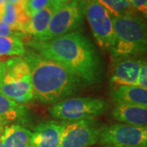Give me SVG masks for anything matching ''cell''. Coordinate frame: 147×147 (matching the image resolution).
<instances>
[{"label":"cell","instance_id":"6da1fadb","mask_svg":"<svg viewBox=\"0 0 147 147\" xmlns=\"http://www.w3.org/2000/svg\"><path fill=\"white\" fill-rule=\"evenodd\" d=\"M27 45L42 57L63 65L84 86L98 84L102 79L103 67L97 50L79 30L44 42L30 40Z\"/></svg>","mask_w":147,"mask_h":147},{"label":"cell","instance_id":"7a4b0ae2","mask_svg":"<svg viewBox=\"0 0 147 147\" xmlns=\"http://www.w3.org/2000/svg\"><path fill=\"white\" fill-rule=\"evenodd\" d=\"M31 77L34 97L45 104H55L76 93L80 79L61 64L34 51H26L22 57Z\"/></svg>","mask_w":147,"mask_h":147},{"label":"cell","instance_id":"3957f363","mask_svg":"<svg viewBox=\"0 0 147 147\" xmlns=\"http://www.w3.org/2000/svg\"><path fill=\"white\" fill-rule=\"evenodd\" d=\"M111 16L116 36L115 45L110 51L112 58L134 57L146 53V25L142 16Z\"/></svg>","mask_w":147,"mask_h":147},{"label":"cell","instance_id":"277c9868","mask_svg":"<svg viewBox=\"0 0 147 147\" xmlns=\"http://www.w3.org/2000/svg\"><path fill=\"white\" fill-rule=\"evenodd\" d=\"M0 93L18 104L34 98L30 72L23 58L16 57L0 62Z\"/></svg>","mask_w":147,"mask_h":147},{"label":"cell","instance_id":"5b68a950","mask_svg":"<svg viewBox=\"0 0 147 147\" xmlns=\"http://www.w3.org/2000/svg\"><path fill=\"white\" fill-rule=\"evenodd\" d=\"M109 109L108 102L100 97L81 96L58 101L49 107L53 118L69 121L93 119L103 115Z\"/></svg>","mask_w":147,"mask_h":147},{"label":"cell","instance_id":"8992f818","mask_svg":"<svg viewBox=\"0 0 147 147\" xmlns=\"http://www.w3.org/2000/svg\"><path fill=\"white\" fill-rule=\"evenodd\" d=\"M85 3L86 0H71L55 11L46 31L34 41L44 42L75 31L84 21Z\"/></svg>","mask_w":147,"mask_h":147},{"label":"cell","instance_id":"52a82bcc","mask_svg":"<svg viewBox=\"0 0 147 147\" xmlns=\"http://www.w3.org/2000/svg\"><path fill=\"white\" fill-rule=\"evenodd\" d=\"M85 16L98 45L110 51L116 42L111 15L96 0H86Z\"/></svg>","mask_w":147,"mask_h":147},{"label":"cell","instance_id":"ba28073f","mask_svg":"<svg viewBox=\"0 0 147 147\" xmlns=\"http://www.w3.org/2000/svg\"><path fill=\"white\" fill-rule=\"evenodd\" d=\"M97 143L105 146L146 147V127L115 123L100 127Z\"/></svg>","mask_w":147,"mask_h":147},{"label":"cell","instance_id":"9c48e42d","mask_svg":"<svg viewBox=\"0 0 147 147\" xmlns=\"http://www.w3.org/2000/svg\"><path fill=\"white\" fill-rule=\"evenodd\" d=\"M100 127L93 119L64 122L60 147H88L98 142Z\"/></svg>","mask_w":147,"mask_h":147},{"label":"cell","instance_id":"30bf717a","mask_svg":"<svg viewBox=\"0 0 147 147\" xmlns=\"http://www.w3.org/2000/svg\"><path fill=\"white\" fill-rule=\"evenodd\" d=\"M110 84L113 88L122 86H137L140 68L143 61L135 57L113 59Z\"/></svg>","mask_w":147,"mask_h":147},{"label":"cell","instance_id":"8fae6325","mask_svg":"<svg viewBox=\"0 0 147 147\" xmlns=\"http://www.w3.org/2000/svg\"><path fill=\"white\" fill-rule=\"evenodd\" d=\"M64 122L47 121L39 123L32 132L28 147H60Z\"/></svg>","mask_w":147,"mask_h":147},{"label":"cell","instance_id":"7c38bea8","mask_svg":"<svg viewBox=\"0 0 147 147\" xmlns=\"http://www.w3.org/2000/svg\"><path fill=\"white\" fill-rule=\"evenodd\" d=\"M116 120L137 127H146L147 106L117 104L111 112Z\"/></svg>","mask_w":147,"mask_h":147},{"label":"cell","instance_id":"4fadbf2b","mask_svg":"<svg viewBox=\"0 0 147 147\" xmlns=\"http://www.w3.org/2000/svg\"><path fill=\"white\" fill-rule=\"evenodd\" d=\"M110 97L117 104L147 106V88L138 86H122L113 88Z\"/></svg>","mask_w":147,"mask_h":147},{"label":"cell","instance_id":"5bb4252c","mask_svg":"<svg viewBox=\"0 0 147 147\" xmlns=\"http://www.w3.org/2000/svg\"><path fill=\"white\" fill-rule=\"evenodd\" d=\"M1 17L2 20L7 23L14 31L21 34L26 37L24 34V30L30 17L27 15L25 9L7 1L3 7Z\"/></svg>","mask_w":147,"mask_h":147},{"label":"cell","instance_id":"9a60e30c","mask_svg":"<svg viewBox=\"0 0 147 147\" xmlns=\"http://www.w3.org/2000/svg\"><path fill=\"white\" fill-rule=\"evenodd\" d=\"M55 11L53 6L50 5L30 16V21L25 27L24 34L26 36L30 35L33 37L32 40H35L39 38L46 31L51 17Z\"/></svg>","mask_w":147,"mask_h":147},{"label":"cell","instance_id":"2e32d148","mask_svg":"<svg viewBox=\"0 0 147 147\" xmlns=\"http://www.w3.org/2000/svg\"><path fill=\"white\" fill-rule=\"evenodd\" d=\"M32 132L21 125L6 126L1 134L3 147H28Z\"/></svg>","mask_w":147,"mask_h":147},{"label":"cell","instance_id":"e0dca14e","mask_svg":"<svg viewBox=\"0 0 147 147\" xmlns=\"http://www.w3.org/2000/svg\"><path fill=\"white\" fill-rule=\"evenodd\" d=\"M26 114V110L23 105L7 99L0 93V131L6 123L21 119Z\"/></svg>","mask_w":147,"mask_h":147},{"label":"cell","instance_id":"ac0fdd59","mask_svg":"<svg viewBox=\"0 0 147 147\" xmlns=\"http://www.w3.org/2000/svg\"><path fill=\"white\" fill-rule=\"evenodd\" d=\"M26 49L22 39L18 37L0 36V62L7 57H23Z\"/></svg>","mask_w":147,"mask_h":147},{"label":"cell","instance_id":"d6986e66","mask_svg":"<svg viewBox=\"0 0 147 147\" xmlns=\"http://www.w3.org/2000/svg\"><path fill=\"white\" fill-rule=\"evenodd\" d=\"M113 16H132L137 10L127 0H96Z\"/></svg>","mask_w":147,"mask_h":147},{"label":"cell","instance_id":"ffe728a7","mask_svg":"<svg viewBox=\"0 0 147 147\" xmlns=\"http://www.w3.org/2000/svg\"><path fill=\"white\" fill-rule=\"evenodd\" d=\"M51 5L49 0H30L25 5V11L27 15L32 16L38 11L42 10L43 8Z\"/></svg>","mask_w":147,"mask_h":147},{"label":"cell","instance_id":"44dd1931","mask_svg":"<svg viewBox=\"0 0 147 147\" xmlns=\"http://www.w3.org/2000/svg\"><path fill=\"white\" fill-rule=\"evenodd\" d=\"M137 86L142 88H147V65L146 61H143L141 65Z\"/></svg>","mask_w":147,"mask_h":147},{"label":"cell","instance_id":"7402d4cb","mask_svg":"<svg viewBox=\"0 0 147 147\" xmlns=\"http://www.w3.org/2000/svg\"><path fill=\"white\" fill-rule=\"evenodd\" d=\"M131 3L136 10H138L146 16L147 0H131Z\"/></svg>","mask_w":147,"mask_h":147},{"label":"cell","instance_id":"603a6c76","mask_svg":"<svg viewBox=\"0 0 147 147\" xmlns=\"http://www.w3.org/2000/svg\"><path fill=\"white\" fill-rule=\"evenodd\" d=\"M51 5L54 7L55 10H57L61 7H62L65 4H66L69 2V0H49Z\"/></svg>","mask_w":147,"mask_h":147},{"label":"cell","instance_id":"cb8c5ba5","mask_svg":"<svg viewBox=\"0 0 147 147\" xmlns=\"http://www.w3.org/2000/svg\"><path fill=\"white\" fill-rule=\"evenodd\" d=\"M8 2L11 3L12 4L17 6L21 8H25V5H26V3L24 2V0H7Z\"/></svg>","mask_w":147,"mask_h":147},{"label":"cell","instance_id":"d4e9b609","mask_svg":"<svg viewBox=\"0 0 147 147\" xmlns=\"http://www.w3.org/2000/svg\"><path fill=\"white\" fill-rule=\"evenodd\" d=\"M7 0H0V7H3V6L5 4V3Z\"/></svg>","mask_w":147,"mask_h":147},{"label":"cell","instance_id":"484cf974","mask_svg":"<svg viewBox=\"0 0 147 147\" xmlns=\"http://www.w3.org/2000/svg\"><path fill=\"white\" fill-rule=\"evenodd\" d=\"M0 147H3V145L2 141H1V131H0Z\"/></svg>","mask_w":147,"mask_h":147},{"label":"cell","instance_id":"4316f807","mask_svg":"<svg viewBox=\"0 0 147 147\" xmlns=\"http://www.w3.org/2000/svg\"><path fill=\"white\" fill-rule=\"evenodd\" d=\"M29 1H30V0H24V2H25V3H26H26H27V2H29Z\"/></svg>","mask_w":147,"mask_h":147},{"label":"cell","instance_id":"83f0119b","mask_svg":"<svg viewBox=\"0 0 147 147\" xmlns=\"http://www.w3.org/2000/svg\"><path fill=\"white\" fill-rule=\"evenodd\" d=\"M105 147H115V146H105Z\"/></svg>","mask_w":147,"mask_h":147},{"label":"cell","instance_id":"f1b7e54d","mask_svg":"<svg viewBox=\"0 0 147 147\" xmlns=\"http://www.w3.org/2000/svg\"><path fill=\"white\" fill-rule=\"evenodd\" d=\"M127 1H129V2H130V3H131V0H127Z\"/></svg>","mask_w":147,"mask_h":147}]
</instances>
